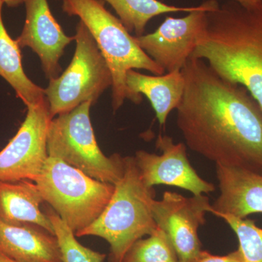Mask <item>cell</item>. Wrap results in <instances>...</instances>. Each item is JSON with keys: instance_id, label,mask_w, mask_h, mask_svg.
Instances as JSON below:
<instances>
[{"instance_id": "1", "label": "cell", "mask_w": 262, "mask_h": 262, "mask_svg": "<svg viewBox=\"0 0 262 262\" xmlns=\"http://www.w3.org/2000/svg\"><path fill=\"white\" fill-rule=\"evenodd\" d=\"M177 124L186 146L223 166L262 175V108L241 84L191 57Z\"/></svg>"}, {"instance_id": "2", "label": "cell", "mask_w": 262, "mask_h": 262, "mask_svg": "<svg viewBox=\"0 0 262 262\" xmlns=\"http://www.w3.org/2000/svg\"><path fill=\"white\" fill-rule=\"evenodd\" d=\"M191 57L242 85L262 108V3L246 8L218 2L207 12L206 28Z\"/></svg>"}, {"instance_id": "3", "label": "cell", "mask_w": 262, "mask_h": 262, "mask_svg": "<svg viewBox=\"0 0 262 262\" xmlns=\"http://www.w3.org/2000/svg\"><path fill=\"white\" fill-rule=\"evenodd\" d=\"M154 187L143 182L134 157H125L122 178L115 184V191L107 206L92 225L75 234L76 237L96 236L110 245L108 262H122L136 241L158 229L151 205Z\"/></svg>"}, {"instance_id": "4", "label": "cell", "mask_w": 262, "mask_h": 262, "mask_svg": "<svg viewBox=\"0 0 262 262\" xmlns=\"http://www.w3.org/2000/svg\"><path fill=\"white\" fill-rule=\"evenodd\" d=\"M62 9L85 24L107 62L113 75V108L116 112L126 99L125 79L130 70H144L155 75L165 71L136 43L135 37L101 0H62Z\"/></svg>"}, {"instance_id": "5", "label": "cell", "mask_w": 262, "mask_h": 262, "mask_svg": "<svg viewBox=\"0 0 262 262\" xmlns=\"http://www.w3.org/2000/svg\"><path fill=\"white\" fill-rule=\"evenodd\" d=\"M43 198L75 234L97 220L115 185L100 182L58 159L49 158L35 181Z\"/></svg>"}, {"instance_id": "6", "label": "cell", "mask_w": 262, "mask_h": 262, "mask_svg": "<svg viewBox=\"0 0 262 262\" xmlns=\"http://www.w3.org/2000/svg\"><path fill=\"white\" fill-rule=\"evenodd\" d=\"M91 101L53 117L48 127V156L58 158L100 182L117 184L125 169V157L106 156L96 141L90 117Z\"/></svg>"}, {"instance_id": "7", "label": "cell", "mask_w": 262, "mask_h": 262, "mask_svg": "<svg viewBox=\"0 0 262 262\" xmlns=\"http://www.w3.org/2000/svg\"><path fill=\"white\" fill-rule=\"evenodd\" d=\"M74 37L76 49L72 61L62 75L49 80L45 89L52 119L82 103L91 101L94 104L105 91L113 87L107 62L82 20L77 24Z\"/></svg>"}, {"instance_id": "8", "label": "cell", "mask_w": 262, "mask_h": 262, "mask_svg": "<svg viewBox=\"0 0 262 262\" xmlns=\"http://www.w3.org/2000/svg\"><path fill=\"white\" fill-rule=\"evenodd\" d=\"M25 120L14 137L0 151V180L35 182L48 156L47 137L52 120L46 98L27 106Z\"/></svg>"}, {"instance_id": "9", "label": "cell", "mask_w": 262, "mask_h": 262, "mask_svg": "<svg viewBox=\"0 0 262 262\" xmlns=\"http://www.w3.org/2000/svg\"><path fill=\"white\" fill-rule=\"evenodd\" d=\"M218 3L207 0L183 18L167 16L154 32L135 36V40L164 71H181L195 50L207 22V12Z\"/></svg>"}, {"instance_id": "10", "label": "cell", "mask_w": 262, "mask_h": 262, "mask_svg": "<svg viewBox=\"0 0 262 262\" xmlns=\"http://www.w3.org/2000/svg\"><path fill=\"white\" fill-rule=\"evenodd\" d=\"M211 211L209 198L204 194L186 198L165 192L162 200L153 201V218L173 245L179 262H192L201 251L198 230Z\"/></svg>"}, {"instance_id": "11", "label": "cell", "mask_w": 262, "mask_h": 262, "mask_svg": "<svg viewBox=\"0 0 262 262\" xmlns=\"http://www.w3.org/2000/svg\"><path fill=\"white\" fill-rule=\"evenodd\" d=\"M156 146L161 155L139 150L134 156L143 182L148 187L164 184L189 191L193 195L215 190L214 184L202 179L191 165L184 143L175 144L170 136L160 134Z\"/></svg>"}, {"instance_id": "12", "label": "cell", "mask_w": 262, "mask_h": 262, "mask_svg": "<svg viewBox=\"0 0 262 262\" xmlns=\"http://www.w3.org/2000/svg\"><path fill=\"white\" fill-rule=\"evenodd\" d=\"M26 19L15 40L20 48H29L39 56L48 80L61 72L60 59L75 37L67 36L52 14L48 0H25Z\"/></svg>"}, {"instance_id": "13", "label": "cell", "mask_w": 262, "mask_h": 262, "mask_svg": "<svg viewBox=\"0 0 262 262\" xmlns=\"http://www.w3.org/2000/svg\"><path fill=\"white\" fill-rule=\"evenodd\" d=\"M220 194L211 204L213 215L227 214L246 219L262 213V175L215 164Z\"/></svg>"}, {"instance_id": "14", "label": "cell", "mask_w": 262, "mask_h": 262, "mask_svg": "<svg viewBox=\"0 0 262 262\" xmlns=\"http://www.w3.org/2000/svg\"><path fill=\"white\" fill-rule=\"evenodd\" d=\"M0 254L16 262H62L56 234L31 223L0 221Z\"/></svg>"}, {"instance_id": "15", "label": "cell", "mask_w": 262, "mask_h": 262, "mask_svg": "<svg viewBox=\"0 0 262 262\" xmlns=\"http://www.w3.org/2000/svg\"><path fill=\"white\" fill-rule=\"evenodd\" d=\"M126 99L139 104L142 95L149 100L160 125H164L170 113L182 102L185 91V79L182 71L161 75H147L135 70L127 72Z\"/></svg>"}, {"instance_id": "16", "label": "cell", "mask_w": 262, "mask_h": 262, "mask_svg": "<svg viewBox=\"0 0 262 262\" xmlns=\"http://www.w3.org/2000/svg\"><path fill=\"white\" fill-rule=\"evenodd\" d=\"M44 203L33 181L0 180V221L12 225L31 223L55 234L53 224L41 210Z\"/></svg>"}, {"instance_id": "17", "label": "cell", "mask_w": 262, "mask_h": 262, "mask_svg": "<svg viewBox=\"0 0 262 262\" xmlns=\"http://www.w3.org/2000/svg\"><path fill=\"white\" fill-rule=\"evenodd\" d=\"M3 5L0 1V77L13 88L26 106L35 104L46 98L45 89L33 82L24 72L20 48L3 23Z\"/></svg>"}, {"instance_id": "18", "label": "cell", "mask_w": 262, "mask_h": 262, "mask_svg": "<svg viewBox=\"0 0 262 262\" xmlns=\"http://www.w3.org/2000/svg\"><path fill=\"white\" fill-rule=\"evenodd\" d=\"M115 10L119 19L129 32L136 36L144 34L149 20L160 15L173 13H189L198 6L179 7L160 0H103Z\"/></svg>"}, {"instance_id": "19", "label": "cell", "mask_w": 262, "mask_h": 262, "mask_svg": "<svg viewBox=\"0 0 262 262\" xmlns=\"http://www.w3.org/2000/svg\"><path fill=\"white\" fill-rule=\"evenodd\" d=\"M122 262H179L178 256L167 234L162 229L131 246Z\"/></svg>"}, {"instance_id": "20", "label": "cell", "mask_w": 262, "mask_h": 262, "mask_svg": "<svg viewBox=\"0 0 262 262\" xmlns=\"http://www.w3.org/2000/svg\"><path fill=\"white\" fill-rule=\"evenodd\" d=\"M54 228L61 250L62 262H103L106 254L82 246L76 239L75 232L53 210L47 213Z\"/></svg>"}, {"instance_id": "21", "label": "cell", "mask_w": 262, "mask_h": 262, "mask_svg": "<svg viewBox=\"0 0 262 262\" xmlns=\"http://www.w3.org/2000/svg\"><path fill=\"white\" fill-rule=\"evenodd\" d=\"M225 221L234 231L239 242L244 262H262V228L253 220L227 214L215 215Z\"/></svg>"}, {"instance_id": "22", "label": "cell", "mask_w": 262, "mask_h": 262, "mask_svg": "<svg viewBox=\"0 0 262 262\" xmlns=\"http://www.w3.org/2000/svg\"><path fill=\"white\" fill-rule=\"evenodd\" d=\"M192 262H244V258L239 248L225 256H216L201 250Z\"/></svg>"}, {"instance_id": "23", "label": "cell", "mask_w": 262, "mask_h": 262, "mask_svg": "<svg viewBox=\"0 0 262 262\" xmlns=\"http://www.w3.org/2000/svg\"><path fill=\"white\" fill-rule=\"evenodd\" d=\"M228 1L238 3V4L246 8H256L262 3V0H228Z\"/></svg>"}, {"instance_id": "24", "label": "cell", "mask_w": 262, "mask_h": 262, "mask_svg": "<svg viewBox=\"0 0 262 262\" xmlns=\"http://www.w3.org/2000/svg\"><path fill=\"white\" fill-rule=\"evenodd\" d=\"M0 1L3 2L4 4L10 8H15V7L24 4L25 0H0Z\"/></svg>"}, {"instance_id": "25", "label": "cell", "mask_w": 262, "mask_h": 262, "mask_svg": "<svg viewBox=\"0 0 262 262\" xmlns=\"http://www.w3.org/2000/svg\"><path fill=\"white\" fill-rule=\"evenodd\" d=\"M0 262H16L13 261V260L10 259V258L6 257V256H3V255L0 254Z\"/></svg>"}]
</instances>
